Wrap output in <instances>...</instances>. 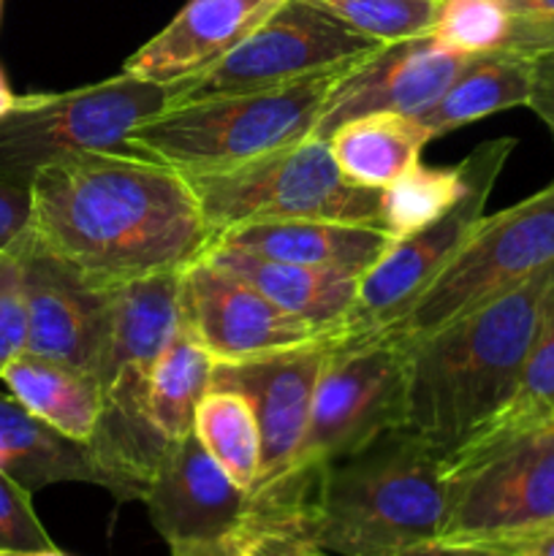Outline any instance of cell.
Segmentation results:
<instances>
[{
  "label": "cell",
  "mask_w": 554,
  "mask_h": 556,
  "mask_svg": "<svg viewBox=\"0 0 554 556\" xmlns=\"http://www.w3.org/2000/svg\"><path fill=\"white\" fill-rule=\"evenodd\" d=\"M30 237L98 288L182 271L212 244L188 177L130 150L85 152L30 182Z\"/></svg>",
  "instance_id": "6da1fadb"
},
{
  "label": "cell",
  "mask_w": 554,
  "mask_h": 556,
  "mask_svg": "<svg viewBox=\"0 0 554 556\" xmlns=\"http://www.w3.org/2000/svg\"><path fill=\"white\" fill-rule=\"evenodd\" d=\"M554 264L407 345L405 429L449 459L514 396Z\"/></svg>",
  "instance_id": "7a4b0ae2"
},
{
  "label": "cell",
  "mask_w": 554,
  "mask_h": 556,
  "mask_svg": "<svg viewBox=\"0 0 554 556\" xmlns=\"http://www.w3.org/2000/svg\"><path fill=\"white\" fill-rule=\"evenodd\" d=\"M445 456L396 427L318 470L313 535L331 556H394L440 538Z\"/></svg>",
  "instance_id": "3957f363"
},
{
  "label": "cell",
  "mask_w": 554,
  "mask_h": 556,
  "mask_svg": "<svg viewBox=\"0 0 554 556\" xmlns=\"http://www.w3.org/2000/svg\"><path fill=\"white\" fill-rule=\"evenodd\" d=\"M179 331V271L141 277L112 288L109 329L96 380L101 421L90 440L92 454L112 478V497L134 503L161 459L166 440L147 416V386L158 356Z\"/></svg>",
  "instance_id": "277c9868"
},
{
  "label": "cell",
  "mask_w": 554,
  "mask_h": 556,
  "mask_svg": "<svg viewBox=\"0 0 554 556\" xmlns=\"http://www.w3.org/2000/svg\"><path fill=\"white\" fill-rule=\"evenodd\" d=\"M351 65L269 90L174 103L136 125L125 136V150L177 168L185 177L242 166L313 139L326 96Z\"/></svg>",
  "instance_id": "5b68a950"
},
{
  "label": "cell",
  "mask_w": 554,
  "mask_h": 556,
  "mask_svg": "<svg viewBox=\"0 0 554 556\" xmlns=\"http://www.w3.org/2000/svg\"><path fill=\"white\" fill-rule=\"evenodd\" d=\"M212 239L266 220H331L380 228V190L351 182L329 141L304 139L226 172L188 177Z\"/></svg>",
  "instance_id": "8992f818"
},
{
  "label": "cell",
  "mask_w": 554,
  "mask_h": 556,
  "mask_svg": "<svg viewBox=\"0 0 554 556\" xmlns=\"http://www.w3.org/2000/svg\"><path fill=\"white\" fill-rule=\"evenodd\" d=\"M554 527V421L476 440L445 459L438 541L505 543Z\"/></svg>",
  "instance_id": "52a82bcc"
},
{
  "label": "cell",
  "mask_w": 554,
  "mask_h": 556,
  "mask_svg": "<svg viewBox=\"0 0 554 556\" xmlns=\"http://www.w3.org/2000/svg\"><path fill=\"white\" fill-rule=\"evenodd\" d=\"M172 101V85L130 74L65 92L20 96L0 117V179L30 188L38 172L65 157L125 150V136Z\"/></svg>",
  "instance_id": "ba28073f"
},
{
  "label": "cell",
  "mask_w": 554,
  "mask_h": 556,
  "mask_svg": "<svg viewBox=\"0 0 554 556\" xmlns=\"http://www.w3.org/2000/svg\"><path fill=\"white\" fill-rule=\"evenodd\" d=\"M552 264L554 182H549L519 204L483 215L451 264L386 331L411 345L514 291Z\"/></svg>",
  "instance_id": "9c48e42d"
},
{
  "label": "cell",
  "mask_w": 554,
  "mask_h": 556,
  "mask_svg": "<svg viewBox=\"0 0 554 556\" xmlns=\"http://www.w3.org/2000/svg\"><path fill=\"white\" fill-rule=\"evenodd\" d=\"M407 345L386 329L331 334L293 472L320 470L405 427Z\"/></svg>",
  "instance_id": "30bf717a"
},
{
  "label": "cell",
  "mask_w": 554,
  "mask_h": 556,
  "mask_svg": "<svg viewBox=\"0 0 554 556\" xmlns=\"http://www.w3.org/2000/svg\"><path fill=\"white\" fill-rule=\"evenodd\" d=\"M380 47L313 0H286L239 47L201 74L174 81V103L269 90L358 63Z\"/></svg>",
  "instance_id": "8fae6325"
},
{
  "label": "cell",
  "mask_w": 554,
  "mask_h": 556,
  "mask_svg": "<svg viewBox=\"0 0 554 556\" xmlns=\"http://www.w3.org/2000/svg\"><path fill=\"white\" fill-rule=\"evenodd\" d=\"M514 147L516 139L500 136V139L478 144L465 157L467 177H470L465 195L440 220L429 223L427 228L411 233V237L391 242V248L358 277L356 299L337 326L340 334L386 329L405 315V309L451 264L456 250L478 226L483 210H487L489 193L508 163Z\"/></svg>",
  "instance_id": "7c38bea8"
},
{
  "label": "cell",
  "mask_w": 554,
  "mask_h": 556,
  "mask_svg": "<svg viewBox=\"0 0 554 556\" xmlns=\"http://www.w3.org/2000/svg\"><path fill=\"white\" fill-rule=\"evenodd\" d=\"M179 326L215 364L259 358L326 334L206 255L179 271Z\"/></svg>",
  "instance_id": "4fadbf2b"
},
{
  "label": "cell",
  "mask_w": 554,
  "mask_h": 556,
  "mask_svg": "<svg viewBox=\"0 0 554 556\" xmlns=\"http://www.w3.org/2000/svg\"><path fill=\"white\" fill-rule=\"evenodd\" d=\"M470 54L443 47L432 33L380 43L340 74L320 109L313 139H329L340 125L369 114L427 112L454 81Z\"/></svg>",
  "instance_id": "5bb4252c"
},
{
  "label": "cell",
  "mask_w": 554,
  "mask_h": 556,
  "mask_svg": "<svg viewBox=\"0 0 554 556\" xmlns=\"http://www.w3.org/2000/svg\"><path fill=\"white\" fill-rule=\"evenodd\" d=\"M331 334L244 362L215 364L212 386L237 389L253 405L261 429V478L253 492L280 481L297 465L313 410L315 380Z\"/></svg>",
  "instance_id": "9a60e30c"
},
{
  "label": "cell",
  "mask_w": 554,
  "mask_h": 556,
  "mask_svg": "<svg viewBox=\"0 0 554 556\" xmlns=\"http://www.w3.org/2000/svg\"><path fill=\"white\" fill-rule=\"evenodd\" d=\"M27 342L25 351L90 372L96 378L109 329V293L76 275L22 233Z\"/></svg>",
  "instance_id": "2e32d148"
},
{
  "label": "cell",
  "mask_w": 554,
  "mask_h": 556,
  "mask_svg": "<svg viewBox=\"0 0 554 556\" xmlns=\"http://www.w3.org/2000/svg\"><path fill=\"white\" fill-rule=\"evenodd\" d=\"M141 503L166 546H177L215 541L239 530L248 516L250 494L188 432L166 443Z\"/></svg>",
  "instance_id": "e0dca14e"
},
{
  "label": "cell",
  "mask_w": 554,
  "mask_h": 556,
  "mask_svg": "<svg viewBox=\"0 0 554 556\" xmlns=\"http://www.w3.org/2000/svg\"><path fill=\"white\" fill-rule=\"evenodd\" d=\"M286 0H188L123 63V74L174 85L226 58Z\"/></svg>",
  "instance_id": "ac0fdd59"
},
{
  "label": "cell",
  "mask_w": 554,
  "mask_h": 556,
  "mask_svg": "<svg viewBox=\"0 0 554 556\" xmlns=\"http://www.w3.org/2000/svg\"><path fill=\"white\" fill-rule=\"evenodd\" d=\"M394 239L378 226L331 220H266L228 228L212 239L210 250H239L261 258L351 271L362 277ZM206 250V253H210Z\"/></svg>",
  "instance_id": "d6986e66"
},
{
  "label": "cell",
  "mask_w": 554,
  "mask_h": 556,
  "mask_svg": "<svg viewBox=\"0 0 554 556\" xmlns=\"http://www.w3.org/2000/svg\"><path fill=\"white\" fill-rule=\"evenodd\" d=\"M0 470L30 494L54 483H90L112 492V478L90 445L60 434L9 391H0Z\"/></svg>",
  "instance_id": "ffe728a7"
},
{
  "label": "cell",
  "mask_w": 554,
  "mask_h": 556,
  "mask_svg": "<svg viewBox=\"0 0 554 556\" xmlns=\"http://www.w3.org/2000/svg\"><path fill=\"white\" fill-rule=\"evenodd\" d=\"M206 258L237 271L272 304L326 334H335L356 299L358 277L351 271L261 258L239 250H210Z\"/></svg>",
  "instance_id": "44dd1931"
},
{
  "label": "cell",
  "mask_w": 554,
  "mask_h": 556,
  "mask_svg": "<svg viewBox=\"0 0 554 556\" xmlns=\"http://www.w3.org/2000/svg\"><path fill=\"white\" fill-rule=\"evenodd\" d=\"M5 391L60 434L90 445L101 421V389L90 372L22 351L0 372Z\"/></svg>",
  "instance_id": "7402d4cb"
},
{
  "label": "cell",
  "mask_w": 554,
  "mask_h": 556,
  "mask_svg": "<svg viewBox=\"0 0 554 556\" xmlns=\"http://www.w3.org/2000/svg\"><path fill=\"white\" fill-rule=\"evenodd\" d=\"M532 60L514 52L470 54L454 76L443 96L432 103L418 123L429 130L432 139L451 134L456 128L505 112L514 106H527L530 98Z\"/></svg>",
  "instance_id": "603a6c76"
},
{
  "label": "cell",
  "mask_w": 554,
  "mask_h": 556,
  "mask_svg": "<svg viewBox=\"0 0 554 556\" xmlns=\"http://www.w3.org/2000/svg\"><path fill=\"white\" fill-rule=\"evenodd\" d=\"M326 141L351 182L383 190L416 166L424 147L435 139L411 114H369L340 125Z\"/></svg>",
  "instance_id": "cb8c5ba5"
},
{
  "label": "cell",
  "mask_w": 554,
  "mask_h": 556,
  "mask_svg": "<svg viewBox=\"0 0 554 556\" xmlns=\"http://www.w3.org/2000/svg\"><path fill=\"white\" fill-rule=\"evenodd\" d=\"M212 372L215 358L179 326L158 356L147 386V416L166 443L193 432L196 407L212 389Z\"/></svg>",
  "instance_id": "d4e9b609"
},
{
  "label": "cell",
  "mask_w": 554,
  "mask_h": 556,
  "mask_svg": "<svg viewBox=\"0 0 554 556\" xmlns=\"http://www.w3.org/2000/svg\"><path fill=\"white\" fill-rule=\"evenodd\" d=\"M193 434L237 486L253 492L261 478V429L248 396L212 386L196 407Z\"/></svg>",
  "instance_id": "484cf974"
},
{
  "label": "cell",
  "mask_w": 554,
  "mask_h": 556,
  "mask_svg": "<svg viewBox=\"0 0 554 556\" xmlns=\"http://www.w3.org/2000/svg\"><path fill=\"white\" fill-rule=\"evenodd\" d=\"M467 179L465 161L445 168L416 163L380 190V228L394 242L421 231L465 195Z\"/></svg>",
  "instance_id": "4316f807"
},
{
  "label": "cell",
  "mask_w": 554,
  "mask_h": 556,
  "mask_svg": "<svg viewBox=\"0 0 554 556\" xmlns=\"http://www.w3.org/2000/svg\"><path fill=\"white\" fill-rule=\"evenodd\" d=\"M549 421H554V282L543 296L536 334H532L514 396L505 410L470 443L508 438V434L527 432V429Z\"/></svg>",
  "instance_id": "83f0119b"
},
{
  "label": "cell",
  "mask_w": 554,
  "mask_h": 556,
  "mask_svg": "<svg viewBox=\"0 0 554 556\" xmlns=\"http://www.w3.org/2000/svg\"><path fill=\"white\" fill-rule=\"evenodd\" d=\"M362 36L380 43L432 30L440 0H313Z\"/></svg>",
  "instance_id": "f1b7e54d"
},
{
  "label": "cell",
  "mask_w": 554,
  "mask_h": 556,
  "mask_svg": "<svg viewBox=\"0 0 554 556\" xmlns=\"http://www.w3.org/2000/svg\"><path fill=\"white\" fill-rule=\"evenodd\" d=\"M429 33L462 54L500 52L508 41L511 11L505 0H440Z\"/></svg>",
  "instance_id": "f546056e"
},
{
  "label": "cell",
  "mask_w": 554,
  "mask_h": 556,
  "mask_svg": "<svg viewBox=\"0 0 554 556\" xmlns=\"http://www.w3.org/2000/svg\"><path fill=\"white\" fill-rule=\"evenodd\" d=\"M27 309L25 277H22V237L0 248V372L25 351Z\"/></svg>",
  "instance_id": "4dcf8cb0"
},
{
  "label": "cell",
  "mask_w": 554,
  "mask_h": 556,
  "mask_svg": "<svg viewBox=\"0 0 554 556\" xmlns=\"http://www.w3.org/2000/svg\"><path fill=\"white\" fill-rule=\"evenodd\" d=\"M58 548L33 510V494L0 470V552Z\"/></svg>",
  "instance_id": "1f68e13d"
},
{
  "label": "cell",
  "mask_w": 554,
  "mask_h": 556,
  "mask_svg": "<svg viewBox=\"0 0 554 556\" xmlns=\"http://www.w3.org/2000/svg\"><path fill=\"white\" fill-rule=\"evenodd\" d=\"M511 11V33L503 52L521 58L554 54V0H505Z\"/></svg>",
  "instance_id": "d6a6232c"
},
{
  "label": "cell",
  "mask_w": 554,
  "mask_h": 556,
  "mask_svg": "<svg viewBox=\"0 0 554 556\" xmlns=\"http://www.w3.org/2000/svg\"><path fill=\"white\" fill-rule=\"evenodd\" d=\"M30 210V188L0 179V248H9L27 231Z\"/></svg>",
  "instance_id": "836d02e7"
},
{
  "label": "cell",
  "mask_w": 554,
  "mask_h": 556,
  "mask_svg": "<svg viewBox=\"0 0 554 556\" xmlns=\"http://www.w3.org/2000/svg\"><path fill=\"white\" fill-rule=\"evenodd\" d=\"M527 109H532L538 119L549 128L554 139V54L532 58V76H530V98Z\"/></svg>",
  "instance_id": "e575fe53"
},
{
  "label": "cell",
  "mask_w": 554,
  "mask_h": 556,
  "mask_svg": "<svg viewBox=\"0 0 554 556\" xmlns=\"http://www.w3.org/2000/svg\"><path fill=\"white\" fill-rule=\"evenodd\" d=\"M394 556H521L514 548L498 546V543H449V541H432L413 546L407 552Z\"/></svg>",
  "instance_id": "d590c367"
},
{
  "label": "cell",
  "mask_w": 554,
  "mask_h": 556,
  "mask_svg": "<svg viewBox=\"0 0 554 556\" xmlns=\"http://www.w3.org/2000/svg\"><path fill=\"white\" fill-rule=\"evenodd\" d=\"M168 556H248V552H244L242 530H234L231 535L215 538V541L177 543V546H168Z\"/></svg>",
  "instance_id": "8d00e7d4"
},
{
  "label": "cell",
  "mask_w": 554,
  "mask_h": 556,
  "mask_svg": "<svg viewBox=\"0 0 554 556\" xmlns=\"http://www.w3.org/2000/svg\"><path fill=\"white\" fill-rule=\"evenodd\" d=\"M498 546L514 548L516 554L521 556H554V527L541 532H532V535L516 538V541L498 543Z\"/></svg>",
  "instance_id": "74e56055"
},
{
  "label": "cell",
  "mask_w": 554,
  "mask_h": 556,
  "mask_svg": "<svg viewBox=\"0 0 554 556\" xmlns=\"http://www.w3.org/2000/svg\"><path fill=\"white\" fill-rule=\"evenodd\" d=\"M16 101H20V96L11 90L9 79H5L3 68H0V117H5V114L16 106Z\"/></svg>",
  "instance_id": "f35d334b"
},
{
  "label": "cell",
  "mask_w": 554,
  "mask_h": 556,
  "mask_svg": "<svg viewBox=\"0 0 554 556\" xmlns=\"http://www.w3.org/2000/svg\"><path fill=\"white\" fill-rule=\"evenodd\" d=\"M0 556H68L60 548H47V552H0Z\"/></svg>",
  "instance_id": "ab89813d"
},
{
  "label": "cell",
  "mask_w": 554,
  "mask_h": 556,
  "mask_svg": "<svg viewBox=\"0 0 554 556\" xmlns=\"http://www.w3.org/2000/svg\"><path fill=\"white\" fill-rule=\"evenodd\" d=\"M0 14H3V0H0Z\"/></svg>",
  "instance_id": "60d3db41"
}]
</instances>
